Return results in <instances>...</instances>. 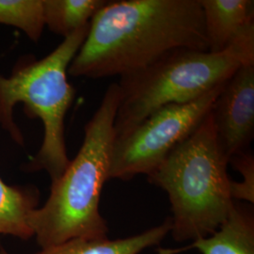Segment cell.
<instances>
[{
  "mask_svg": "<svg viewBox=\"0 0 254 254\" xmlns=\"http://www.w3.org/2000/svg\"><path fill=\"white\" fill-rule=\"evenodd\" d=\"M180 48L208 51L200 0L108 1L91 19L68 74L122 77Z\"/></svg>",
  "mask_w": 254,
  "mask_h": 254,
  "instance_id": "cell-1",
  "label": "cell"
},
{
  "mask_svg": "<svg viewBox=\"0 0 254 254\" xmlns=\"http://www.w3.org/2000/svg\"><path fill=\"white\" fill-rule=\"evenodd\" d=\"M119 102L118 83H112L85 126L78 153L52 182L45 205L32 212L30 226L43 249L76 238L108 237L109 227L99 206L103 187L109 179Z\"/></svg>",
  "mask_w": 254,
  "mask_h": 254,
  "instance_id": "cell-2",
  "label": "cell"
},
{
  "mask_svg": "<svg viewBox=\"0 0 254 254\" xmlns=\"http://www.w3.org/2000/svg\"><path fill=\"white\" fill-rule=\"evenodd\" d=\"M248 64H254V20L223 52L180 48L141 71L122 76L115 140L158 109L199 99Z\"/></svg>",
  "mask_w": 254,
  "mask_h": 254,
  "instance_id": "cell-3",
  "label": "cell"
},
{
  "mask_svg": "<svg viewBox=\"0 0 254 254\" xmlns=\"http://www.w3.org/2000/svg\"><path fill=\"white\" fill-rule=\"evenodd\" d=\"M229 160L219 148L211 111L177 146L148 180L167 192L172 231L178 242L214 234L233 207Z\"/></svg>",
  "mask_w": 254,
  "mask_h": 254,
  "instance_id": "cell-4",
  "label": "cell"
},
{
  "mask_svg": "<svg viewBox=\"0 0 254 254\" xmlns=\"http://www.w3.org/2000/svg\"><path fill=\"white\" fill-rule=\"evenodd\" d=\"M90 30V23L79 28L40 61L20 65L9 77L0 74V125L19 145L24 137L13 121L19 103L29 118L44 125V140L27 170L48 173L57 180L70 163L67 155L64 119L73 104L75 91L68 82V69Z\"/></svg>",
  "mask_w": 254,
  "mask_h": 254,
  "instance_id": "cell-5",
  "label": "cell"
},
{
  "mask_svg": "<svg viewBox=\"0 0 254 254\" xmlns=\"http://www.w3.org/2000/svg\"><path fill=\"white\" fill-rule=\"evenodd\" d=\"M225 83L197 100L154 111L127 135L114 140L109 179L127 181L153 173L208 115Z\"/></svg>",
  "mask_w": 254,
  "mask_h": 254,
  "instance_id": "cell-6",
  "label": "cell"
},
{
  "mask_svg": "<svg viewBox=\"0 0 254 254\" xmlns=\"http://www.w3.org/2000/svg\"><path fill=\"white\" fill-rule=\"evenodd\" d=\"M219 148L230 160L250 149L254 136V64L240 66L211 109Z\"/></svg>",
  "mask_w": 254,
  "mask_h": 254,
  "instance_id": "cell-7",
  "label": "cell"
},
{
  "mask_svg": "<svg viewBox=\"0 0 254 254\" xmlns=\"http://www.w3.org/2000/svg\"><path fill=\"white\" fill-rule=\"evenodd\" d=\"M196 249L201 254H254V214L250 204L235 200L218 230L178 249H159L158 254H178Z\"/></svg>",
  "mask_w": 254,
  "mask_h": 254,
  "instance_id": "cell-8",
  "label": "cell"
},
{
  "mask_svg": "<svg viewBox=\"0 0 254 254\" xmlns=\"http://www.w3.org/2000/svg\"><path fill=\"white\" fill-rule=\"evenodd\" d=\"M208 51L220 53L254 20L253 0H200Z\"/></svg>",
  "mask_w": 254,
  "mask_h": 254,
  "instance_id": "cell-9",
  "label": "cell"
},
{
  "mask_svg": "<svg viewBox=\"0 0 254 254\" xmlns=\"http://www.w3.org/2000/svg\"><path fill=\"white\" fill-rule=\"evenodd\" d=\"M172 231V218L161 225L151 228L136 236L116 240L76 238L58 245L44 248L36 254H139L146 249L158 245ZM0 254H9L0 247Z\"/></svg>",
  "mask_w": 254,
  "mask_h": 254,
  "instance_id": "cell-10",
  "label": "cell"
},
{
  "mask_svg": "<svg viewBox=\"0 0 254 254\" xmlns=\"http://www.w3.org/2000/svg\"><path fill=\"white\" fill-rule=\"evenodd\" d=\"M38 200L36 190L8 186L0 178V234L22 239L34 236L30 217Z\"/></svg>",
  "mask_w": 254,
  "mask_h": 254,
  "instance_id": "cell-11",
  "label": "cell"
},
{
  "mask_svg": "<svg viewBox=\"0 0 254 254\" xmlns=\"http://www.w3.org/2000/svg\"><path fill=\"white\" fill-rule=\"evenodd\" d=\"M107 3L106 0H43L45 26L66 38L89 24Z\"/></svg>",
  "mask_w": 254,
  "mask_h": 254,
  "instance_id": "cell-12",
  "label": "cell"
},
{
  "mask_svg": "<svg viewBox=\"0 0 254 254\" xmlns=\"http://www.w3.org/2000/svg\"><path fill=\"white\" fill-rule=\"evenodd\" d=\"M0 24L17 27L37 43L46 27L43 0H0Z\"/></svg>",
  "mask_w": 254,
  "mask_h": 254,
  "instance_id": "cell-13",
  "label": "cell"
},
{
  "mask_svg": "<svg viewBox=\"0 0 254 254\" xmlns=\"http://www.w3.org/2000/svg\"><path fill=\"white\" fill-rule=\"evenodd\" d=\"M229 163L232 164L243 177L241 182H231V196L233 200H246L253 204L254 201V153L250 149L238 153L230 158Z\"/></svg>",
  "mask_w": 254,
  "mask_h": 254,
  "instance_id": "cell-14",
  "label": "cell"
}]
</instances>
